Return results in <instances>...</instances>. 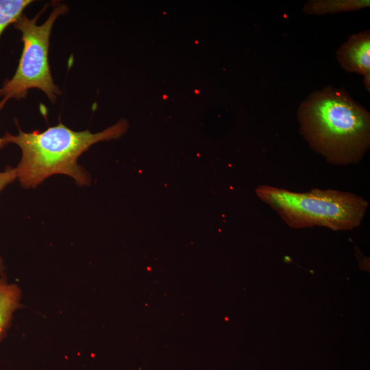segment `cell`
<instances>
[{
  "label": "cell",
  "mask_w": 370,
  "mask_h": 370,
  "mask_svg": "<svg viewBox=\"0 0 370 370\" xmlns=\"http://www.w3.org/2000/svg\"><path fill=\"white\" fill-rule=\"evenodd\" d=\"M298 120L304 138L330 163H358L369 147V113L344 90L314 92L299 106Z\"/></svg>",
  "instance_id": "6da1fadb"
},
{
  "label": "cell",
  "mask_w": 370,
  "mask_h": 370,
  "mask_svg": "<svg viewBox=\"0 0 370 370\" xmlns=\"http://www.w3.org/2000/svg\"><path fill=\"white\" fill-rule=\"evenodd\" d=\"M128 126L127 121L122 119L113 126L92 134L89 130L73 131L60 123L43 132L27 133L19 129L16 135L8 132L3 137L8 144L17 145L22 151L16 169L24 188L36 187L54 174L69 175L77 185L85 186L90 184V177L77 164L79 156L97 142L120 137Z\"/></svg>",
  "instance_id": "7a4b0ae2"
},
{
  "label": "cell",
  "mask_w": 370,
  "mask_h": 370,
  "mask_svg": "<svg viewBox=\"0 0 370 370\" xmlns=\"http://www.w3.org/2000/svg\"><path fill=\"white\" fill-rule=\"evenodd\" d=\"M256 193L286 224L296 229L321 226L334 231L352 230L361 224L369 206L360 196L333 189L298 193L261 185Z\"/></svg>",
  "instance_id": "3957f363"
},
{
  "label": "cell",
  "mask_w": 370,
  "mask_h": 370,
  "mask_svg": "<svg viewBox=\"0 0 370 370\" xmlns=\"http://www.w3.org/2000/svg\"><path fill=\"white\" fill-rule=\"evenodd\" d=\"M68 11L64 3H57L46 21L36 22L40 13L33 18L21 14L13 23L14 27L22 33L23 49L14 76L6 80L0 89V95L10 99L24 98L30 88L42 90L54 103L61 94L53 83L48 61L49 37L56 18Z\"/></svg>",
  "instance_id": "277c9868"
},
{
  "label": "cell",
  "mask_w": 370,
  "mask_h": 370,
  "mask_svg": "<svg viewBox=\"0 0 370 370\" xmlns=\"http://www.w3.org/2000/svg\"><path fill=\"white\" fill-rule=\"evenodd\" d=\"M341 66L346 71L364 77L367 90L370 89V35L369 31L351 36L337 52Z\"/></svg>",
  "instance_id": "5b68a950"
},
{
  "label": "cell",
  "mask_w": 370,
  "mask_h": 370,
  "mask_svg": "<svg viewBox=\"0 0 370 370\" xmlns=\"http://www.w3.org/2000/svg\"><path fill=\"white\" fill-rule=\"evenodd\" d=\"M21 291L15 284H8L0 277V341L11 323L13 313L21 306Z\"/></svg>",
  "instance_id": "8992f818"
},
{
  "label": "cell",
  "mask_w": 370,
  "mask_h": 370,
  "mask_svg": "<svg viewBox=\"0 0 370 370\" xmlns=\"http://www.w3.org/2000/svg\"><path fill=\"white\" fill-rule=\"evenodd\" d=\"M369 5V1L332 0L311 1L306 3L303 11L308 14H325L344 11H352Z\"/></svg>",
  "instance_id": "52a82bcc"
},
{
  "label": "cell",
  "mask_w": 370,
  "mask_h": 370,
  "mask_svg": "<svg viewBox=\"0 0 370 370\" xmlns=\"http://www.w3.org/2000/svg\"><path fill=\"white\" fill-rule=\"evenodd\" d=\"M32 0H0V37L5 29L20 16Z\"/></svg>",
  "instance_id": "ba28073f"
},
{
  "label": "cell",
  "mask_w": 370,
  "mask_h": 370,
  "mask_svg": "<svg viewBox=\"0 0 370 370\" xmlns=\"http://www.w3.org/2000/svg\"><path fill=\"white\" fill-rule=\"evenodd\" d=\"M17 178L16 168L8 166L3 172H0V192Z\"/></svg>",
  "instance_id": "9c48e42d"
},
{
  "label": "cell",
  "mask_w": 370,
  "mask_h": 370,
  "mask_svg": "<svg viewBox=\"0 0 370 370\" xmlns=\"http://www.w3.org/2000/svg\"><path fill=\"white\" fill-rule=\"evenodd\" d=\"M0 97H1V95H0ZM8 101V100L5 99V98H3V99L0 101V111L3 108V106H5V104L6 103V102ZM8 144V142L5 140V139L4 138L3 136L0 138V149H1L3 147H4Z\"/></svg>",
  "instance_id": "30bf717a"
},
{
  "label": "cell",
  "mask_w": 370,
  "mask_h": 370,
  "mask_svg": "<svg viewBox=\"0 0 370 370\" xmlns=\"http://www.w3.org/2000/svg\"><path fill=\"white\" fill-rule=\"evenodd\" d=\"M4 268L5 267H4L3 259L0 256V277H3Z\"/></svg>",
  "instance_id": "8fae6325"
},
{
  "label": "cell",
  "mask_w": 370,
  "mask_h": 370,
  "mask_svg": "<svg viewBox=\"0 0 370 370\" xmlns=\"http://www.w3.org/2000/svg\"><path fill=\"white\" fill-rule=\"evenodd\" d=\"M164 98L166 99V95H164Z\"/></svg>",
  "instance_id": "7c38bea8"
}]
</instances>
